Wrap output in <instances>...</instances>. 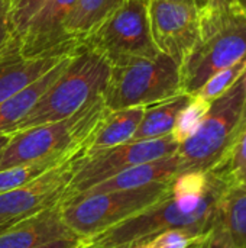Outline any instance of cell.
<instances>
[{"instance_id":"1","label":"cell","mask_w":246,"mask_h":248,"mask_svg":"<svg viewBox=\"0 0 246 248\" xmlns=\"http://www.w3.org/2000/svg\"><path fill=\"white\" fill-rule=\"evenodd\" d=\"M212 171V170H210ZM209 189L200 195H174L139 212L138 215L84 240L87 248H130L146 243L168 230H190L210 234L217 222L219 205L226 183L215 173Z\"/></svg>"},{"instance_id":"2","label":"cell","mask_w":246,"mask_h":248,"mask_svg":"<svg viewBox=\"0 0 246 248\" xmlns=\"http://www.w3.org/2000/svg\"><path fill=\"white\" fill-rule=\"evenodd\" d=\"M199 38L180 65L183 93L194 94L213 74L246 58V10L200 9Z\"/></svg>"},{"instance_id":"3","label":"cell","mask_w":246,"mask_h":248,"mask_svg":"<svg viewBox=\"0 0 246 248\" xmlns=\"http://www.w3.org/2000/svg\"><path fill=\"white\" fill-rule=\"evenodd\" d=\"M110 73L112 65L104 57L80 44L64 71L16 125L14 132L70 118L90 100L103 96Z\"/></svg>"},{"instance_id":"4","label":"cell","mask_w":246,"mask_h":248,"mask_svg":"<svg viewBox=\"0 0 246 248\" xmlns=\"http://www.w3.org/2000/svg\"><path fill=\"white\" fill-rule=\"evenodd\" d=\"M107 110L103 96H99L67 119L13 132L0 151V171L64 154L87 142Z\"/></svg>"},{"instance_id":"5","label":"cell","mask_w":246,"mask_h":248,"mask_svg":"<svg viewBox=\"0 0 246 248\" xmlns=\"http://www.w3.org/2000/svg\"><path fill=\"white\" fill-rule=\"evenodd\" d=\"M246 102V71L222 97L212 102L196 132L180 144V174L209 171L226 155L242 126Z\"/></svg>"},{"instance_id":"6","label":"cell","mask_w":246,"mask_h":248,"mask_svg":"<svg viewBox=\"0 0 246 248\" xmlns=\"http://www.w3.org/2000/svg\"><path fill=\"white\" fill-rule=\"evenodd\" d=\"M181 93L180 64L158 52L151 58H136L112 65L103 99L109 110H119L149 108Z\"/></svg>"},{"instance_id":"7","label":"cell","mask_w":246,"mask_h":248,"mask_svg":"<svg viewBox=\"0 0 246 248\" xmlns=\"http://www.w3.org/2000/svg\"><path fill=\"white\" fill-rule=\"evenodd\" d=\"M171 183L173 180L155 182L138 189L90 195L59 208L61 215L77 237L87 240L167 198L171 192Z\"/></svg>"},{"instance_id":"8","label":"cell","mask_w":246,"mask_h":248,"mask_svg":"<svg viewBox=\"0 0 246 248\" xmlns=\"http://www.w3.org/2000/svg\"><path fill=\"white\" fill-rule=\"evenodd\" d=\"M80 44L104 57L110 65L155 57L159 51L151 35L148 0H125Z\"/></svg>"},{"instance_id":"9","label":"cell","mask_w":246,"mask_h":248,"mask_svg":"<svg viewBox=\"0 0 246 248\" xmlns=\"http://www.w3.org/2000/svg\"><path fill=\"white\" fill-rule=\"evenodd\" d=\"M180 144L171 134L154 138L129 141L117 147L104 150L90 157H81L77 170L65 190L59 208L68 205L91 186L138 164L170 157L178 151Z\"/></svg>"},{"instance_id":"10","label":"cell","mask_w":246,"mask_h":248,"mask_svg":"<svg viewBox=\"0 0 246 248\" xmlns=\"http://www.w3.org/2000/svg\"><path fill=\"white\" fill-rule=\"evenodd\" d=\"M86 151V150H84ZM84 151L57 164L32 182L0 195V224L59 208Z\"/></svg>"},{"instance_id":"11","label":"cell","mask_w":246,"mask_h":248,"mask_svg":"<svg viewBox=\"0 0 246 248\" xmlns=\"http://www.w3.org/2000/svg\"><path fill=\"white\" fill-rule=\"evenodd\" d=\"M149 28L159 52L180 65L199 38L200 9L191 3L148 0Z\"/></svg>"},{"instance_id":"12","label":"cell","mask_w":246,"mask_h":248,"mask_svg":"<svg viewBox=\"0 0 246 248\" xmlns=\"http://www.w3.org/2000/svg\"><path fill=\"white\" fill-rule=\"evenodd\" d=\"M78 0H48L25 31L19 54L38 57L43 54L71 52L80 44L70 42L64 33V23Z\"/></svg>"},{"instance_id":"13","label":"cell","mask_w":246,"mask_h":248,"mask_svg":"<svg viewBox=\"0 0 246 248\" xmlns=\"http://www.w3.org/2000/svg\"><path fill=\"white\" fill-rule=\"evenodd\" d=\"M75 237L77 235L64 222L61 209L51 208L3 231L0 234V248H33Z\"/></svg>"},{"instance_id":"14","label":"cell","mask_w":246,"mask_h":248,"mask_svg":"<svg viewBox=\"0 0 246 248\" xmlns=\"http://www.w3.org/2000/svg\"><path fill=\"white\" fill-rule=\"evenodd\" d=\"M178 174H180V160L175 153L165 158H159L155 161L129 167V169L103 180L101 183L91 186L84 193H81L78 198H75L72 202H75L81 198L90 196V195H100V193H109V192H117V190H130V189H138V187H142V186H146V185H151L155 182L174 180V177ZM72 202H70V203H72Z\"/></svg>"},{"instance_id":"15","label":"cell","mask_w":246,"mask_h":248,"mask_svg":"<svg viewBox=\"0 0 246 248\" xmlns=\"http://www.w3.org/2000/svg\"><path fill=\"white\" fill-rule=\"evenodd\" d=\"M74 51L62 54H43L38 57H22L19 52L7 55L0 61V105L42 77Z\"/></svg>"},{"instance_id":"16","label":"cell","mask_w":246,"mask_h":248,"mask_svg":"<svg viewBox=\"0 0 246 248\" xmlns=\"http://www.w3.org/2000/svg\"><path fill=\"white\" fill-rule=\"evenodd\" d=\"M145 109L146 108H128L107 110L91 134L84 151V157H90L104 150L129 142L142 121Z\"/></svg>"},{"instance_id":"17","label":"cell","mask_w":246,"mask_h":248,"mask_svg":"<svg viewBox=\"0 0 246 248\" xmlns=\"http://www.w3.org/2000/svg\"><path fill=\"white\" fill-rule=\"evenodd\" d=\"M71 55L0 105V132H14L16 125L30 112L35 103L64 71Z\"/></svg>"},{"instance_id":"18","label":"cell","mask_w":246,"mask_h":248,"mask_svg":"<svg viewBox=\"0 0 246 248\" xmlns=\"http://www.w3.org/2000/svg\"><path fill=\"white\" fill-rule=\"evenodd\" d=\"M125 0H78L64 23L67 41L80 44Z\"/></svg>"},{"instance_id":"19","label":"cell","mask_w":246,"mask_h":248,"mask_svg":"<svg viewBox=\"0 0 246 248\" xmlns=\"http://www.w3.org/2000/svg\"><path fill=\"white\" fill-rule=\"evenodd\" d=\"M190 99H191L190 94L181 93L165 102L146 108L142 121L130 141L154 140L171 134L178 113L188 103Z\"/></svg>"},{"instance_id":"20","label":"cell","mask_w":246,"mask_h":248,"mask_svg":"<svg viewBox=\"0 0 246 248\" xmlns=\"http://www.w3.org/2000/svg\"><path fill=\"white\" fill-rule=\"evenodd\" d=\"M217 224L226 231L235 248H246V187H225L220 205Z\"/></svg>"},{"instance_id":"21","label":"cell","mask_w":246,"mask_h":248,"mask_svg":"<svg viewBox=\"0 0 246 248\" xmlns=\"http://www.w3.org/2000/svg\"><path fill=\"white\" fill-rule=\"evenodd\" d=\"M87 142H84V144H81V145H78V147H75V148H72L64 154H59V155L46 157V158L39 160V161H33L29 164H22V166H16V167L1 170L0 171V195L10 192L13 189H17V187L32 182L33 179L43 174L45 171L55 167L57 164H59V163L71 158L72 155L84 151L87 147Z\"/></svg>"},{"instance_id":"22","label":"cell","mask_w":246,"mask_h":248,"mask_svg":"<svg viewBox=\"0 0 246 248\" xmlns=\"http://www.w3.org/2000/svg\"><path fill=\"white\" fill-rule=\"evenodd\" d=\"M212 171H215L228 186L246 187V126Z\"/></svg>"},{"instance_id":"23","label":"cell","mask_w":246,"mask_h":248,"mask_svg":"<svg viewBox=\"0 0 246 248\" xmlns=\"http://www.w3.org/2000/svg\"><path fill=\"white\" fill-rule=\"evenodd\" d=\"M210 105L212 102H207L194 94L191 96L188 103L178 113L173 132H171V135L178 144L184 142L188 137H191L196 132V129L204 119L206 113L209 112Z\"/></svg>"},{"instance_id":"24","label":"cell","mask_w":246,"mask_h":248,"mask_svg":"<svg viewBox=\"0 0 246 248\" xmlns=\"http://www.w3.org/2000/svg\"><path fill=\"white\" fill-rule=\"evenodd\" d=\"M246 71V58L238 61L236 64L217 71L213 74L196 93L194 96H199L207 102H213L219 97H222L228 90L232 89V86L244 76ZM193 96V94H191Z\"/></svg>"},{"instance_id":"25","label":"cell","mask_w":246,"mask_h":248,"mask_svg":"<svg viewBox=\"0 0 246 248\" xmlns=\"http://www.w3.org/2000/svg\"><path fill=\"white\" fill-rule=\"evenodd\" d=\"M48 0H10V26L13 38L20 45V39L32 19L41 12Z\"/></svg>"},{"instance_id":"26","label":"cell","mask_w":246,"mask_h":248,"mask_svg":"<svg viewBox=\"0 0 246 248\" xmlns=\"http://www.w3.org/2000/svg\"><path fill=\"white\" fill-rule=\"evenodd\" d=\"M210 234L200 235L190 230H168L145 243L146 248H194L209 238Z\"/></svg>"},{"instance_id":"27","label":"cell","mask_w":246,"mask_h":248,"mask_svg":"<svg viewBox=\"0 0 246 248\" xmlns=\"http://www.w3.org/2000/svg\"><path fill=\"white\" fill-rule=\"evenodd\" d=\"M13 52H19V45L10 26V0H0V61Z\"/></svg>"},{"instance_id":"28","label":"cell","mask_w":246,"mask_h":248,"mask_svg":"<svg viewBox=\"0 0 246 248\" xmlns=\"http://www.w3.org/2000/svg\"><path fill=\"white\" fill-rule=\"evenodd\" d=\"M207 248H235L231 238L228 237L226 231L216 222V225L212 230L210 238H209V247Z\"/></svg>"},{"instance_id":"29","label":"cell","mask_w":246,"mask_h":248,"mask_svg":"<svg viewBox=\"0 0 246 248\" xmlns=\"http://www.w3.org/2000/svg\"><path fill=\"white\" fill-rule=\"evenodd\" d=\"M33 248H87L86 247V243L83 238H65V240H58V241H52V243H48V244H43V246H39V247Z\"/></svg>"},{"instance_id":"30","label":"cell","mask_w":246,"mask_h":248,"mask_svg":"<svg viewBox=\"0 0 246 248\" xmlns=\"http://www.w3.org/2000/svg\"><path fill=\"white\" fill-rule=\"evenodd\" d=\"M236 3H238V0H207L204 7L212 9V10H222V9L235 6Z\"/></svg>"},{"instance_id":"31","label":"cell","mask_w":246,"mask_h":248,"mask_svg":"<svg viewBox=\"0 0 246 248\" xmlns=\"http://www.w3.org/2000/svg\"><path fill=\"white\" fill-rule=\"evenodd\" d=\"M13 132H0V151L6 147V144L10 141Z\"/></svg>"},{"instance_id":"32","label":"cell","mask_w":246,"mask_h":248,"mask_svg":"<svg viewBox=\"0 0 246 248\" xmlns=\"http://www.w3.org/2000/svg\"><path fill=\"white\" fill-rule=\"evenodd\" d=\"M25 219H26V218H25ZM20 221H23V219H12V221H7V222H3V224H0V234H1L3 231L9 230L10 227H13L14 224L20 222Z\"/></svg>"},{"instance_id":"33","label":"cell","mask_w":246,"mask_h":248,"mask_svg":"<svg viewBox=\"0 0 246 248\" xmlns=\"http://www.w3.org/2000/svg\"><path fill=\"white\" fill-rule=\"evenodd\" d=\"M194 1H196V6H197L199 9L204 7V6H206V3H207V0H194Z\"/></svg>"},{"instance_id":"34","label":"cell","mask_w":246,"mask_h":248,"mask_svg":"<svg viewBox=\"0 0 246 248\" xmlns=\"http://www.w3.org/2000/svg\"><path fill=\"white\" fill-rule=\"evenodd\" d=\"M246 126V102H245V110H244V116H242V126H241V131Z\"/></svg>"},{"instance_id":"35","label":"cell","mask_w":246,"mask_h":248,"mask_svg":"<svg viewBox=\"0 0 246 248\" xmlns=\"http://www.w3.org/2000/svg\"><path fill=\"white\" fill-rule=\"evenodd\" d=\"M210 234H212V232H210ZM209 238H210V235H209ZM209 238H207V240H206V241H204L203 244H200V247H199V248H207V247H209Z\"/></svg>"},{"instance_id":"36","label":"cell","mask_w":246,"mask_h":248,"mask_svg":"<svg viewBox=\"0 0 246 248\" xmlns=\"http://www.w3.org/2000/svg\"><path fill=\"white\" fill-rule=\"evenodd\" d=\"M171 1H181V3H191V4H196L194 0H171Z\"/></svg>"},{"instance_id":"37","label":"cell","mask_w":246,"mask_h":248,"mask_svg":"<svg viewBox=\"0 0 246 248\" xmlns=\"http://www.w3.org/2000/svg\"><path fill=\"white\" fill-rule=\"evenodd\" d=\"M238 3H239V4H241V6H242V7L246 10V0H238Z\"/></svg>"},{"instance_id":"38","label":"cell","mask_w":246,"mask_h":248,"mask_svg":"<svg viewBox=\"0 0 246 248\" xmlns=\"http://www.w3.org/2000/svg\"><path fill=\"white\" fill-rule=\"evenodd\" d=\"M130 248H146V246H145V243H142V244H138V246H135V247H130Z\"/></svg>"},{"instance_id":"39","label":"cell","mask_w":246,"mask_h":248,"mask_svg":"<svg viewBox=\"0 0 246 248\" xmlns=\"http://www.w3.org/2000/svg\"><path fill=\"white\" fill-rule=\"evenodd\" d=\"M202 244H203V243H202ZM199 247H200V246H199ZM199 247H194V248H199Z\"/></svg>"},{"instance_id":"40","label":"cell","mask_w":246,"mask_h":248,"mask_svg":"<svg viewBox=\"0 0 246 248\" xmlns=\"http://www.w3.org/2000/svg\"><path fill=\"white\" fill-rule=\"evenodd\" d=\"M1 224H3V222H1Z\"/></svg>"}]
</instances>
